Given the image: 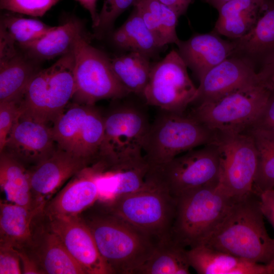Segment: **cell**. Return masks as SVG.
<instances>
[{
    "label": "cell",
    "mask_w": 274,
    "mask_h": 274,
    "mask_svg": "<svg viewBox=\"0 0 274 274\" xmlns=\"http://www.w3.org/2000/svg\"><path fill=\"white\" fill-rule=\"evenodd\" d=\"M79 216L112 274H138L159 242L97 201Z\"/></svg>",
    "instance_id": "obj_1"
},
{
    "label": "cell",
    "mask_w": 274,
    "mask_h": 274,
    "mask_svg": "<svg viewBox=\"0 0 274 274\" xmlns=\"http://www.w3.org/2000/svg\"><path fill=\"white\" fill-rule=\"evenodd\" d=\"M259 196L252 192L234 198L203 245L242 259L268 264L274 259V238L268 235Z\"/></svg>",
    "instance_id": "obj_2"
},
{
    "label": "cell",
    "mask_w": 274,
    "mask_h": 274,
    "mask_svg": "<svg viewBox=\"0 0 274 274\" xmlns=\"http://www.w3.org/2000/svg\"><path fill=\"white\" fill-rule=\"evenodd\" d=\"M233 199L219 184L200 187L178 197L171 239L186 249L203 245Z\"/></svg>",
    "instance_id": "obj_3"
},
{
    "label": "cell",
    "mask_w": 274,
    "mask_h": 274,
    "mask_svg": "<svg viewBox=\"0 0 274 274\" xmlns=\"http://www.w3.org/2000/svg\"><path fill=\"white\" fill-rule=\"evenodd\" d=\"M220 169L218 149L213 143L188 151L165 163L149 166L146 181L176 199L200 187L218 185Z\"/></svg>",
    "instance_id": "obj_4"
},
{
    "label": "cell",
    "mask_w": 274,
    "mask_h": 274,
    "mask_svg": "<svg viewBox=\"0 0 274 274\" xmlns=\"http://www.w3.org/2000/svg\"><path fill=\"white\" fill-rule=\"evenodd\" d=\"M216 135V131L189 113L161 110L145 138L144 156L149 166L164 163L188 151L213 144Z\"/></svg>",
    "instance_id": "obj_5"
},
{
    "label": "cell",
    "mask_w": 274,
    "mask_h": 274,
    "mask_svg": "<svg viewBox=\"0 0 274 274\" xmlns=\"http://www.w3.org/2000/svg\"><path fill=\"white\" fill-rule=\"evenodd\" d=\"M74 50L30 80L20 100L21 115L48 124L64 111L75 91Z\"/></svg>",
    "instance_id": "obj_6"
},
{
    "label": "cell",
    "mask_w": 274,
    "mask_h": 274,
    "mask_svg": "<svg viewBox=\"0 0 274 274\" xmlns=\"http://www.w3.org/2000/svg\"><path fill=\"white\" fill-rule=\"evenodd\" d=\"M150 124L139 106L124 103L114 108L104 116V134L97 160L108 167L145 161L143 147Z\"/></svg>",
    "instance_id": "obj_7"
},
{
    "label": "cell",
    "mask_w": 274,
    "mask_h": 274,
    "mask_svg": "<svg viewBox=\"0 0 274 274\" xmlns=\"http://www.w3.org/2000/svg\"><path fill=\"white\" fill-rule=\"evenodd\" d=\"M148 185L145 189L110 200L96 201L160 242L170 238L177 200Z\"/></svg>",
    "instance_id": "obj_8"
},
{
    "label": "cell",
    "mask_w": 274,
    "mask_h": 274,
    "mask_svg": "<svg viewBox=\"0 0 274 274\" xmlns=\"http://www.w3.org/2000/svg\"><path fill=\"white\" fill-rule=\"evenodd\" d=\"M75 103L94 105L104 99H121L130 94L120 83L110 58L81 35L74 49Z\"/></svg>",
    "instance_id": "obj_9"
},
{
    "label": "cell",
    "mask_w": 274,
    "mask_h": 274,
    "mask_svg": "<svg viewBox=\"0 0 274 274\" xmlns=\"http://www.w3.org/2000/svg\"><path fill=\"white\" fill-rule=\"evenodd\" d=\"M220 169L219 185L230 197L239 198L253 192L258 157L252 137L246 131H216Z\"/></svg>",
    "instance_id": "obj_10"
},
{
    "label": "cell",
    "mask_w": 274,
    "mask_h": 274,
    "mask_svg": "<svg viewBox=\"0 0 274 274\" xmlns=\"http://www.w3.org/2000/svg\"><path fill=\"white\" fill-rule=\"evenodd\" d=\"M268 94L269 90L259 85L196 105L189 114L215 131H244L254 124Z\"/></svg>",
    "instance_id": "obj_11"
},
{
    "label": "cell",
    "mask_w": 274,
    "mask_h": 274,
    "mask_svg": "<svg viewBox=\"0 0 274 274\" xmlns=\"http://www.w3.org/2000/svg\"><path fill=\"white\" fill-rule=\"evenodd\" d=\"M57 147L75 156L95 162L104 134V116L94 105L75 103L51 126Z\"/></svg>",
    "instance_id": "obj_12"
},
{
    "label": "cell",
    "mask_w": 274,
    "mask_h": 274,
    "mask_svg": "<svg viewBox=\"0 0 274 274\" xmlns=\"http://www.w3.org/2000/svg\"><path fill=\"white\" fill-rule=\"evenodd\" d=\"M187 67L175 50L152 64L142 96L146 102L161 110L185 113L193 103L197 89L189 76Z\"/></svg>",
    "instance_id": "obj_13"
},
{
    "label": "cell",
    "mask_w": 274,
    "mask_h": 274,
    "mask_svg": "<svg viewBox=\"0 0 274 274\" xmlns=\"http://www.w3.org/2000/svg\"><path fill=\"white\" fill-rule=\"evenodd\" d=\"M20 251L36 263L42 274H86L51 228L44 210L34 217L29 243Z\"/></svg>",
    "instance_id": "obj_14"
},
{
    "label": "cell",
    "mask_w": 274,
    "mask_h": 274,
    "mask_svg": "<svg viewBox=\"0 0 274 274\" xmlns=\"http://www.w3.org/2000/svg\"><path fill=\"white\" fill-rule=\"evenodd\" d=\"M57 148L51 127L20 114L2 151L28 169L49 157Z\"/></svg>",
    "instance_id": "obj_15"
},
{
    "label": "cell",
    "mask_w": 274,
    "mask_h": 274,
    "mask_svg": "<svg viewBox=\"0 0 274 274\" xmlns=\"http://www.w3.org/2000/svg\"><path fill=\"white\" fill-rule=\"evenodd\" d=\"M199 81L192 103L196 105L216 100L236 91L261 85L255 68L244 59L234 56L209 70Z\"/></svg>",
    "instance_id": "obj_16"
},
{
    "label": "cell",
    "mask_w": 274,
    "mask_h": 274,
    "mask_svg": "<svg viewBox=\"0 0 274 274\" xmlns=\"http://www.w3.org/2000/svg\"><path fill=\"white\" fill-rule=\"evenodd\" d=\"M91 164L87 160L57 147L49 157L28 168L29 182L37 206L44 208L67 181Z\"/></svg>",
    "instance_id": "obj_17"
},
{
    "label": "cell",
    "mask_w": 274,
    "mask_h": 274,
    "mask_svg": "<svg viewBox=\"0 0 274 274\" xmlns=\"http://www.w3.org/2000/svg\"><path fill=\"white\" fill-rule=\"evenodd\" d=\"M47 216L52 229L86 274H112L90 230L79 216Z\"/></svg>",
    "instance_id": "obj_18"
},
{
    "label": "cell",
    "mask_w": 274,
    "mask_h": 274,
    "mask_svg": "<svg viewBox=\"0 0 274 274\" xmlns=\"http://www.w3.org/2000/svg\"><path fill=\"white\" fill-rule=\"evenodd\" d=\"M15 42L0 29V102L20 101L40 70L36 60L18 51Z\"/></svg>",
    "instance_id": "obj_19"
},
{
    "label": "cell",
    "mask_w": 274,
    "mask_h": 274,
    "mask_svg": "<svg viewBox=\"0 0 274 274\" xmlns=\"http://www.w3.org/2000/svg\"><path fill=\"white\" fill-rule=\"evenodd\" d=\"M97 171V165L93 163L77 173L46 203L45 213L76 216L92 206L98 198Z\"/></svg>",
    "instance_id": "obj_20"
},
{
    "label": "cell",
    "mask_w": 274,
    "mask_h": 274,
    "mask_svg": "<svg viewBox=\"0 0 274 274\" xmlns=\"http://www.w3.org/2000/svg\"><path fill=\"white\" fill-rule=\"evenodd\" d=\"M187 67L199 80L209 70L231 57L234 46L232 40H223L212 31L197 33L176 44Z\"/></svg>",
    "instance_id": "obj_21"
},
{
    "label": "cell",
    "mask_w": 274,
    "mask_h": 274,
    "mask_svg": "<svg viewBox=\"0 0 274 274\" xmlns=\"http://www.w3.org/2000/svg\"><path fill=\"white\" fill-rule=\"evenodd\" d=\"M231 40L234 46L232 56L244 59L255 69L273 55L274 0H265L256 24L248 33Z\"/></svg>",
    "instance_id": "obj_22"
},
{
    "label": "cell",
    "mask_w": 274,
    "mask_h": 274,
    "mask_svg": "<svg viewBox=\"0 0 274 274\" xmlns=\"http://www.w3.org/2000/svg\"><path fill=\"white\" fill-rule=\"evenodd\" d=\"M190 267L199 274H268L266 264L249 261L201 245L187 250Z\"/></svg>",
    "instance_id": "obj_23"
},
{
    "label": "cell",
    "mask_w": 274,
    "mask_h": 274,
    "mask_svg": "<svg viewBox=\"0 0 274 274\" xmlns=\"http://www.w3.org/2000/svg\"><path fill=\"white\" fill-rule=\"evenodd\" d=\"M148 169L149 164L145 161L100 170L96 178L99 193L97 201L110 200L147 188L149 185L146 178Z\"/></svg>",
    "instance_id": "obj_24"
},
{
    "label": "cell",
    "mask_w": 274,
    "mask_h": 274,
    "mask_svg": "<svg viewBox=\"0 0 274 274\" xmlns=\"http://www.w3.org/2000/svg\"><path fill=\"white\" fill-rule=\"evenodd\" d=\"M265 0H230L218 10L213 31L230 39L248 33L256 24Z\"/></svg>",
    "instance_id": "obj_25"
},
{
    "label": "cell",
    "mask_w": 274,
    "mask_h": 274,
    "mask_svg": "<svg viewBox=\"0 0 274 274\" xmlns=\"http://www.w3.org/2000/svg\"><path fill=\"white\" fill-rule=\"evenodd\" d=\"M82 34L79 21L70 19L42 37L19 45L24 53L36 61L61 57L74 50L78 37Z\"/></svg>",
    "instance_id": "obj_26"
},
{
    "label": "cell",
    "mask_w": 274,
    "mask_h": 274,
    "mask_svg": "<svg viewBox=\"0 0 274 274\" xmlns=\"http://www.w3.org/2000/svg\"><path fill=\"white\" fill-rule=\"evenodd\" d=\"M43 208L34 210L1 200L0 202V244L18 251L28 246L34 217Z\"/></svg>",
    "instance_id": "obj_27"
},
{
    "label": "cell",
    "mask_w": 274,
    "mask_h": 274,
    "mask_svg": "<svg viewBox=\"0 0 274 274\" xmlns=\"http://www.w3.org/2000/svg\"><path fill=\"white\" fill-rule=\"evenodd\" d=\"M0 186L6 201L31 210L37 206L31 190L28 169L6 152H0Z\"/></svg>",
    "instance_id": "obj_28"
},
{
    "label": "cell",
    "mask_w": 274,
    "mask_h": 274,
    "mask_svg": "<svg viewBox=\"0 0 274 274\" xmlns=\"http://www.w3.org/2000/svg\"><path fill=\"white\" fill-rule=\"evenodd\" d=\"M133 6L162 48L178 43L176 26L179 16L173 9L158 0H136Z\"/></svg>",
    "instance_id": "obj_29"
},
{
    "label": "cell",
    "mask_w": 274,
    "mask_h": 274,
    "mask_svg": "<svg viewBox=\"0 0 274 274\" xmlns=\"http://www.w3.org/2000/svg\"><path fill=\"white\" fill-rule=\"evenodd\" d=\"M112 40L121 49L139 52L149 57L162 48L135 8L126 21L113 32Z\"/></svg>",
    "instance_id": "obj_30"
},
{
    "label": "cell",
    "mask_w": 274,
    "mask_h": 274,
    "mask_svg": "<svg viewBox=\"0 0 274 274\" xmlns=\"http://www.w3.org/2000/svg\"><path fill=\"white\" fill-rule=\"evenodd\" d=\"M150 59L147 55L135 51L110 58L115 75L130 93L143 96L152 65Z\"/></svg>",
    "instance_id": "obj_31"
},
{
    "label": "cell",
    "mask_w": 274,
    "mask_h": 274,
    "mask_svg": "<svg viewBox=\"0 0 274 274\" xmlns=\"http://www.w3.org/2000/svg\"><path fill=\"white\" fill-rule=\"evenodd\" d=\"M187 249L171 238L160 241L138 274H188Z\"/></svg>",
    "instance_id": "obj_32"
},
{
    "label": "cell",
    "mask_w": 274,
    "mask_h": 274,
    "mask_svg": "<svg viewBox=\"0 0 274 274\" xmlns=\"http://www.w3.org/2000/svg\"><path fill=\"white\" fill-rule=\"evenodd\" d=\"M245 131L252 137L258 153L253 192L258 196L274 188V130L252 126Z\"/></svg>",
    "instance_id": "obj_33"
},
{
    "label": "cell",
    "mask_w": 274,
    "mask_h": 274,
    "mask_svg": "<svg viewBox=\"0 0 274 274\" xmlns=\"http://www.w3.org/2000/svg\"><path fill=\"white\" fill-rule=\"evenodd\" d=\"M0 24V28L18 45L36 41L55 27L48 25L39 20L24 18L11 12L2 15Z\"/></svg>",
    "instance_id": "obj_34"
},
{
    "label": "cell",
    "mask_w": 274,
    "mask_h": 274,
    "mask_svg": "<svg viewBox=\"0 0 274 274\" xmlns=\"http://www.w3.org/2000/svg\"><path fill=\"white\" fill-rule=\"evenodd\" d=\"M60 0H0L1 10L32 17H41Z\"/></svg>",
    "instance_id": "obj_35"
},
{
    "label": "cell",
    "mask_w": 274,
    "mask_h": 274,
    "mask_svg": "<svg viewBox=\"0 0 274 274\" xmlns=\"http://www.w3.org/2000/svg\"><path fill=\"white\" fill-rule=\"evenodd\" d=\"M136 0H104L98 13V22L95 29L102 32L110 28L115 20L131 6Z\"/></svg>",
    "instance_id": "obj_36"
},
{
    "label": "cell",
    "mask_w": 274,
    "mask_h": 274,
    "mask_svg": "<svg viewBox=\"0 0 274 274\" xmlns=\"http://www.w3.org/2000/svg\"><path fill=\"white\" fill-rule=\"evenodd\" d=\"M20 101L0 102V152L4 148L14 124L20 115Z\"/></svg>",
    "instance_id": "obj_37"
},
{
    "label": "cell",
    "mask_w": 274,
    "mask_h": 274,
    "mask_svg": "<svg viewBox=\"0 0 274 274\" xmlns=\"http://www.w3.org/2000/svg\"><path fill=\"white\" fill-rule=\"evenodd\" d=\"M22 273L19 252L13 247L0 244V274Z\"/></svg>",
    "instance_id": "obj_38"
},
{
    "label": "cell",
    "mask_w": 274,
    "mask_h": 274,
    "mask_svg": "<svg viewBox=\"0 0 274 274\" xmlns=\"http://www.w3.org/2000/svg\"><path fill=\"white\" fill-rule=\"evenodd\" d=\"M252 126L274 130V90H269L265 105Z\"/></svg>",
    "instance_id": "obj_39"
},
{
    "label": "cell",
    "mask_w": 274,
    "mask_h": 274,
    "mask_svg": "<svg viewBox=\"0 0 274 274\" xmlns=\"http://www.w3.org/2000/svg\"><path fill=\"white\" fill-rule=\"evenodd\" d=\"M257 72L261 85L268 90H274V54L263 62Z\"/></svg>",
    "instance_id": "obj_40"
},
{
    "label": "cell",
    "mask_w": 274,
    "mask_h": 274,
    "mask_svg": "<svg viewBox=\"0 0 274 274\" xmlns=\"http://www.w3.org/2000/svg\"><path fill=\"white\" fill-rule=\"evenodd\" d=\"M258 196L262 213L274 229V188L261 192Z\"/></svg>",
    "instance_id": "obj_41"
},
{
    "label": "cell",
    "mask_w": 274,
    "mask_h": 274,
    "mask_svg": "<svg viewBox=\"0 0 274 274\" xmlns=\"http://www.w3.org/2000/svg\"><path fill=\"white\" fill-rule=\"evenodd\" d=\"M22 273L42 274L36 263L24 252L19 251Z\"/></svg>",
    "instance_id": "obj_42"
},
{
    "label": "cell",
    "mask_w": 274,
    "mask_h": 274,
    "mask_svg": "<svg viewBox=\"0 0 274 274\" xmlns=\"http://www.w3.org/2000/svg\"><path fill=\"white\" fill-rule=\"evenodd\" d=\"M173 9L180 17L186 12L193 0H158Z\"/></svg>",
    "instance_id": "obj_43"
},
{
    "label": "cell",
    "mask_w": 274,
    "mask_h": 274,
    "mask_svg": "<svg viewBox=\"0 0 274 274\" xmlns=\"http://www.w3.org/2000/svg\"><path fill=\"white\" fill-rule=\"evenodd\" d=\"M87 10L91 16L92 27L95 28L98 22V13L96 9L97 0H76Z\"/></svg>",
    "instance_id": "obj_44"
},
{
    "label": "cell",
    "mask_w": 274,
    "mask_h": 274,
    "mask_svg": "<svg viewBox=\"0 0 274 274\" xmlns=\"http://www.w3.org/2000/svg\"><path fill=\"white\" fill-rule=\"evenodd\" d=\"M215 8L217 11L225 3L230 0H201Z\"/></svg>",
    "instance_id": "obj_45"
},
{
    "label": "cell",
    "mask_w": 274,
    "mask_h": 274,
    "mask_svg": "<svg viewBox=\"0 0 274 274\" xmlns=\"http://www.w3.org/2000/svg\"><path fill=\"white\" fill-rule=\"evenodd\" d=\"M266 266L268 274L274 273V259Z\"/></svg>",
    "instance_id": "obj_46"
}]
</instances>
